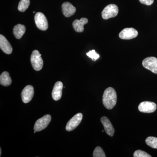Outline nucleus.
I'll return each mask as SVG.
<instances>
[{
  "label": "nucleus",
  "instance_id": "9b49d317",
  "mask_svg": "<svg viewBox=\"0 0 157 157\" xmlns=\"http://www.w3.org/2000/svg\"><path fill=\"white\" fill-rule=\"evenodd\" d=\"M62 9L63 14L66 17H70L72 16L76 11V8L71 3L68 2L63 3L62 6Z\"/></svg>",
  "mask_w": 157,
  "mask_h": 157
},
{
  "label": "nucleus",
  "instance_id": "9d476101",
  "mask_svg": "<svg viewBox=\"0 0 157 157\" xmlns=\"http://www.w3.org/2000/svg\"><path fill=\"white\" fill-rule=\"evenodd\" d=\"M34 94V88L32 86L28 85L24 88L21 94L22 101L25 104L32 100Z\"/></svg>",
  "mask_w": 157,
  "mask_h": 157
},
{
  "label": "nucleus",
  "instance_id": "6e6552de",
  "mask_svg": "<svg viewBox=\"0 0 157 157\" xmlns=\"http://www.w3.org/2000/svg\"><path fill=\"white\" fill-rule=\"evenodd\" d=\"M138 108L140 112L144 113H151L156 110L157 105L154 102L144 101L140 103Z\"/></svg>",
  "mask_w": 157,
  "mask_h": 157
},
{
  "label": "nucleus",
  "instance_id": "7ed1b4c3",
  "mask_svg": "<svg viewBox=\"0 0 157 157\" xmlns=\"http://www.w3.org/2000/svg\"><path fill=\"white\" fill-rule=\"evenodd\" d=\"M118 8L114 4H110L104 8L102 12L103 19L107 20L116 17L118 14Z\"/></svg>",
  "mask_w": 157,
  "mask_h": 157
},
{
  "label": "nucleus",
  "instance_id": "dca6fc26",
  "mask_svg": "<svg viewBox=\"0 0 157 157\" xmlns=\"http://www.w3.org/2000/svg\"><path fill=\"white\" fill-rule=\"evenodd\" d=\"M25 26L21 24H17L13 29V34L17 39H21L24 34L25 33Z\"/></svg>",
  "mask_w": 157,
  "mask_h": 157
},
{
  "label": "nucleus",
  "instance_id": "ddd939ff",
  "mask_svg": "<svg viewBox=\"0 0 157 157\" xmlns=\"http://www.w3.org/2000/svg\"><path fill=\"white\" fill-rule=\"evenodd\" d=\"M63 88V84L61 82H57L54 86L52 93V98L55 101H59L61 98Z\"/></svg>",
  "mask_w": 157,
  "mask_h": 157
},
{
  "label": "nucleus",
  "instance_id": "6ab92c4d",
  "mask_svg": "<svg viewBox=\"0 0 157 157\" xmlns=\"http://www.w3.org/2000/svg\"><path fill=\"white\" fill-rule=\"evenodd\" d=\"M145 142L147 145L153 148L157 149V137H149L146 138Z\"/></svg>",
  "mask_w": 157,
  "mask_h": 157
},
{
  "label": "nucleus",
  "instance_id": "4468645a",
  "mask_svg": "<svg viewBox=\"0 0 157 157\" xmlns=\"http://www.w3.org/2000/svg\"><path fill=\"white\" fill-rule=\"evenodd\" d=\"M101 121L106 133L110 137H113L114 135V129L108 118L106 117H103L101 118Z\"/></svg>",
  "mask_w": 157,
  "mask_h": 157
},
{
  "label": "nucleus",
  "instance_id": "f03ea898",
  "mask_svg": "<svg viewBox=\"0 0 157 157\" xmlns=\"http://www.w3.org/2000/svg\"><path fill=\"white\" fill-rule=\"evenodd\" d=\"M41 56V54L37 50H34L31 55V64L33 67L36 71H39L43 67V61Z\"/></svg>",
  "mask_w": 157,
  "mask_h": 157
},
{
  "label": "nucleus",
  "instance_id": "2eb2a0df",
  "mask_svg": "<svg viewBox=\"0 0 157 157\" xmlns=\"http://www.w3.org/2000/svg\"><path fill=\"white\" fill-rule=\"evenodd\" d=\"M88 20L86 18L82 17L80 20L76 19L73 23L74 30L77 33H82L84 31V25L87 24Z\"/></svg>",
  "mask_w": 157,
  "mask_h": 157
},
{
  "label": "nucleus",
  "instance_id": "412c9836",
  "mask_svg": "<svg viewBox=\"0 0 157 157\" xmlns=\"http://www.w3.org/2000/svg\"><path fill=\"white\" fill-rule=\"evenodd\" d=\"M86 55L90 58L92 60L94 61H95L98 59L100 58V55L98 54L94 49L88 52H87Z\"/></svg>",
  "mask_w": 157,
  "mask_h": 157
},
{
  "label": "nucleus",
  "instance_id": "aec40b11",
  "mask_svg": "<svg viewBox=\"0 0 157 157\" xmlns=\"http://www.w3.org/2000/svg\"><path fill=\"white\" fill-rule=\"evenodd\" d=\"M94 157H106L105 153L103 151V149L100 147H97L95 148L93 153Z\"/></svg>",
  "mask_w": 157,
  "mask_h": 157
},
{
  "label": "nucleus",
  "instance_id": "f257e3e1",
  "mask_svg": "<svg viewBox=\"0 0 157 157\" xmlns=\"http://www.w3.org/2000/svg\"><path fill=\"white\" fill-rule=\"evenodd\" d=\"M117 101V95L115 90L112 87H108L104 91L103 96V103L107 109L114 107Z\"/></svg>",
  "mask_w": 157,
  "mask_h": 157
},
{
  "label": "nucleus",
  "instance_id": "39448f33",
  "mask_svg": "<svg viewBox=\"0 0 157 157\" xmlns=\"http://www.w3.org/2000/svg\"><path fill=\"white\" fill-rule=\"evenodd\" d=\"M51 120V117L49 114L45 115L36 121L34 125V131L36 132H40L44 130L47 126Z\"/></svg>",
  "mask_w": 157,
  "mask_h": 157
},
{
  "label": "nucleus",
  "instance_id": "f8f14e48",
  "mask_svg": "<svg viewBox=\"0 0 157 157\" xmlns=\"http://www.w3.org/2000/svg\"><path fill=\"white\" fill-rule=\"evenodd\" d=\"M0 48L3 52L7 54H10L12 53V46L6 37L3 35H0Z\"/></svg>",
  "mask_w": 157,
  "mask_h": 157
},
{
  "label": "nucleus",
  "instance_id": "20e7f679",
  "mask_svg": "<svg viewBox=\"0 0 157 157\" xmlns=\"http://www.w3.org/2000/svg\"><path fill=\"white\" fill-rule=\"evenodd\" d=\"M35 21L37 27L39 29L45 31L48 29V21L43 13L37 12L35 16Z\"/></svg>",
  "mask_w": 157,
  "mask_h": 157
},
{
  "label": "nucleus",
  "instance_id": "1a4fd4ad",
  "mask_svg": "<svg viewBox=\"0 0 157 157\" xmlns=\"http://www.w3.org/2000/svg\"><path fill=\"white\" fill-rule=\"evenodd\" d=\"M138 32L132 28L124 29L119 35L120 38L122 39L129 40L136 38L138 36Z\"/></svg>",
  "mask_w": 157,
  "mask_h": 157
},
{
  "label": "nucleus",
  "instance_id": "423d86ee",
  "mask_svg": "<svg viewBox=\"0 0 157 157\" xmlns=\"http://www.w3.org/2000/svg\"><path fill=\"white\" fill-rule=\"evenodd\" d=\"M142 65L145 69L150 70L152 73L157 74V58L149 57L143 60Z\"/></svg>",
  "mask_w": 157,
  "mask_h": 157
},
{
  "label": "nucleus",
  "instance_id": "a211bd4d",
  "mask_svg": "<svg viewBox=\"0 0 157 157\" xmlns=\"http://www.w3.org/2000/svg\"><path fill=\"white\" fill-rule=\"evenodd\" d=\"M30 5V0H21L18 6V11L21 12H24Z\"/></svg>",
  "mask_w": 157,
  "mask_h": 157
},
{
  "label": "nucleus",
  "instance_id": "b1692460",
  "mask_svg": "<svg viewBox=\"0 0 157 157\" xmlns=\"http://www.w3.org/2000/svg\"><path fill=\"white\" fill-rule=\"evenodd\" d=\"M1 155H2V149H0V156H1Z\"/></svg>",
  "mask_w": 157,
  "mask_h": 157
},
{
  "label": "nucleus",
  "instance_id": "5701e85b",
  "mask_svg": "<svg viewBox=\"0 0 157 157\" xmlns=\"http://www.w3.org/2000/svg\"><path fill=\"white\" fill-rule=\"evenodd\" d=\"M139 2L143 5L151 6L154 3V0H139Z\"/></svg>",
  "mask_w": 157,
  "mask_h": 157
},
{
  "label": "nucleus",
  "instance_id": "4be33fe9",
  "mask_svg": "<svg viewBox=\"0 0 157 157\" xmlns=\"http://www.w3.org/2000/svg\"><path fill=\"white\" fill-rule=\"evenodd\" d=\"M134 157H151V156L149 155L146 152L140 150H138L136 151L134 153Z\"/></svg>",
  "mask_w": 157,
  "mask_h": 157
},
{
  "label": "nucleus",
  "instance_id": "0eeeda50",
  "mask_svg": "<svg viewBox=\"0 0 157 157\" xmlns=\"http://www.w3.org/2000/svg\"><path fill=\"white\" fill-rule=\"evenodd\" d=\"M82 113H78L73 117L69 121L66 126V130L71 132L76 129L81 123L82 119Z\"/></svg>",
  "mask_w": 157,
  "mask_h": 157
},
{
  "label": "nucleus",
  "instance_id": "f3484780",
  "mask_svg": "<svg viewBox=\"0 0 157 157\" xmlns=\"http://www.w3.org/2000/svg\"><path fill=\"white\" fill-rule=\"evenodd\" d=\"M12 80L11 77L9 76L8 72H3L0 76V83L2 85L5 86H8L11 84Z\"/></svg>",
  "mask_w": 157,
  "mask_h": 157
}]
</instances>
